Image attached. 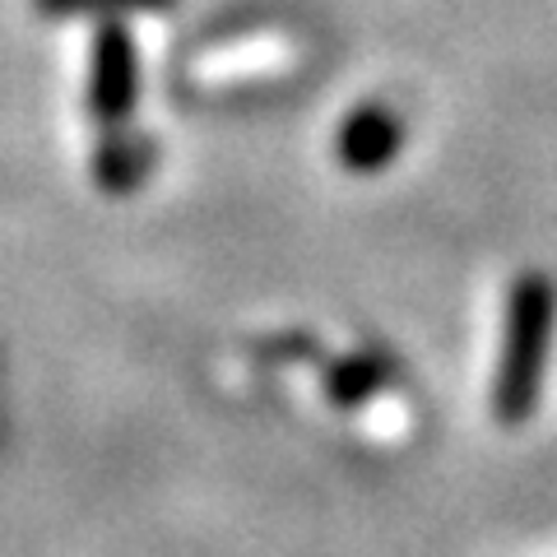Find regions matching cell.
<instances>
[{
    "instance_id": "obj_3",
    "label": "cell",
    "mask_w": 557,
    "mask_h": 557,
    "mask_svg": "<svg viewBox=\"0 0 557 557\" xmlns=\"http://www.w3.org/2000/svg\"><path fill=\"white\" fill-rule=\"evenodd\" d=\"M405 126L391 108H358L339 126V163L348 172H376L399 153Z\"/></svg>"
},
{
    "instance_id": "obj_5",
    "label": "cell",
    "mask_w": 557,
    "mask_h": 557,
    "mask_svg": "<svg viewBox=\"0 0 557 557\" xmlns=\"http://www.w3.org/2000/svg\"><path fill=\"white\" fill-rule=\"evenodd\" d=\"M177 0H33V10L47 20H75V14H98V20H121V14H153L172 10Z\"/></svg>"
},
{
    "instance_id": "obj_2",
    "label": "cell",
    "mask_w": 557,
    "mask_h": 557,
    "mask_svg": "<svg viewBox=\"0 0 557 557\" xmlns=\"http://www.w3.org/2000/svg\"><path fill=\"white\" fill-rule=\"evenodd\" d=\"M139 98V61L135 42L121 20H102L89 61V116L102 131H126Z\"/></svg>"
},
{
    "instance_id": "obj_1",
    "label": "cell",
    "mask_w": 557,
    "mask_h": 557,
    "mask_svg": "<svg viewBox=\"0 0 557 557\" xmlns=\"http://www.w3.org/2000/svg\"><path fill=\"white\" fill-rule=\"evenodd\" d=\"M553 317H557L553 284L544 274H520L507 302V339H502V372H497V413L507 423H520L534 409L548 362Z\"/></svg>"
},
{
    "instance_id": "obj_4",
    "label": "cell",
    "mask_w": 557,
    "mask_h": 557,
    "mask_svg": "<svg viewBox=\"0 0 557 557\" xmlns=\"http://www.w3.org/2000/svg\"><path fill=\"white\" fill-rule=\"evenodd\" d=\"M149 168H153V145L131 139L126 131H108V139H102V149L94 159V177L108 196H126V190H135L149 177Z\"/></svg>"
}]
</instances>
